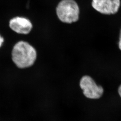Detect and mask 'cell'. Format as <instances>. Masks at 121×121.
Wrapping results in <instances>:
<instances>
[{
  "instance_id": "obj_4",
  "label": "cell",
  "mask_w": 121,
  "mask_h": 121,
  "mask_svg": "<svg viewBox=\"0 0 121 121\" xmlns=\"http://www.w3.org/2000/svg\"><path fill=\"white\" fill-rule=\"evenodd\" d=\"M91 5L99 13L109 15L118 12L121 1L120 0H92Z\"/></svg>"
},
{
  "instance_id": "obj_2",
  "label": "cell",
  "mask_w": 121,
  "mask_h": 121,
  "mask_svg": "<svg viewBox=\"0 0 121 121\" xmlns=\"http://www.w3.org/2000/svg\"><path fill=\"white\" fill-rule=\"evenodd\" d=\"M56 13L62 22L72 23L78 20L79 7L74 0H62L56 7Z\"/></svg>"
},
{
  "instance_id": "obj_5",
  "label": "cell",
  "mask_w": 121,
  "mask_h": 121,
  "mask_svg": "<svg viewBox=\"0 0 121 121\" xmlns=\"http://www.w3.org/2000/svg\"><path fill=\"white\" fill-rule=\"evenodd\" d=\"M9 25L11 30L21 35L30 33L33 28L30 20L22 17L16 16L11 18L9 21Z\"/></svg>"
},
{
  "instance_id": "obj_3",
  "label": "cell",
  "mask_w": 121,
  "mask_h": 121,
  "mask_svg": "<svg viewBox=\"0 0 121 121\" xmlns=\"http://www.w3.org/2000/svg\"><path fill=\"white\" fill-rule=\"evenodd\" d=\"M79 85L85 97L90 99H99L101 97L104 93L102 87L97 85L89 76H83L80 79Z\"/></svg>"
},
{
  "instance_id": "obj_7",
  "label": "cell",
  "mask_w": 121,
  "mask_h": 121,
  "mask_svg": "<svg viewBox=\"0 0 121 121\" xmlns=\"http://www.w3.org/2000/svg\"><path fill=\"white\" fill-rule=\"evenodd\" d=\"M119 40L118 43V45L120 50L121 51V29L120 31V35H119Z\"/></svg>"
},
{
  "instance_id": "obj_6",
  "label": "cell",
  "mask_w": 121,
  "mask_h": 121,
  "mask_svg": "<svg viewBox=\"0 0 121 121\" xmlns=\"http://www.w3.org/2000/svg\"><path fill=\"white\" fill-rule=\"evenodd\" d=\"M4 41V38L0 35V48L1 47V46H2Z\"/></svg>"
},
{
  "instance_id": "obj_8",
  "label": "cell",
  "mask_w": 121,
  "mask_h": 121,
  "mask_svg": "<svg viewBox=\"0 0 121 121\" xmlns=\"http://www.w3.org/2000/svg\"><path fill=\"white\" fill-rule=\"evenodd\" d=\"M118 93L119 95L121 98V84L119 86L118 88Z\"/></svg>"
},
{
  "instance_id": "obj_1",
  "label": "cell",
  "mask_w": 121,
  "mask_h": 121,
  "mask_svg": "<svg viewBox=\"0 0 121 121\" xmlns=\"http://www.w3.org/2000/svg\"><path fill=\"white\" fill-rule=\"evenodd\" d=\"M11 56L13 62L18 68L25 69L35 63L37 54L35 48L28 42L20 41L13 46Z\"/></svg>"
}]
</instances>
